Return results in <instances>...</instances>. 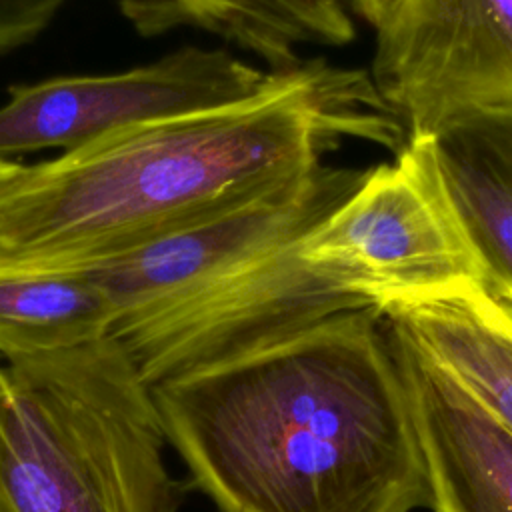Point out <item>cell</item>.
<instances>
[{"label":"cell","instance_id":"9a60e30c","mask_svg":"<svg viewBox=\"0 0 512 512\" xmlns=\"http://www.w3.org/2000/svg\"><path fill=\"white\" fill-rule=\"evenodd\" d=\"M24 170V164H18L14 160H0V194L8 184H12Z\"/></svg>","mask_w":512,"mask_h":512},{"label":"cell","instance_id":"ba28073f","mask_svg":"<svg viewBox=\"0 0 512 512\" xmlns=\"http://www.w3.org/2000/svg\"><path fill=\"white\" fill-rule=\"evenodd\" d=\"M390 330V328H388ZM434 512H512V430L390 330Z\"/></svg>","mask_w":512,"mask_h":512},{"label":"cell","instance_id":"5bb4252c","mask_svg":"<svg viewBox=\"0 0 512 512\" xmlns=\"http://www.w3.org/2000/svg\"><path fill=\"white\" fill-rule=\"evenodd\" d=\"M402 0H352L354 10L376 30L394 14Z\"/></svg>","mask_w":512,"mask_h":512},{"label":"cell","instance_id":"4fadbf2b","mask_svg":"<svg viewBox=\"0 0 512 512\" xmlns=\"http://www.w3.org/2000/svg\"><path fill=\"white\" fill-rule=\"evenodd\" d=\"M66 0H0V52L36 38Z\"/></svg>","mask_w":512,"mask_h":512},{"label":"cell","instance_id":"6da1fadb","mask_svg":"<svg viewBox=\"0 0 512 512\" xmlns=\"http://www.w3.org/2000/svg\"><path fill=\"white\" fill-rule=\"evenodd\" d=\"M344 138L408 144L372 76L300 62L250 98L24 166L0 194V262L76 270L126 252L310 178Z\"/></svg>","mask_w":512,"mask_h":512},{"label":"cell","instance_id":"52a82bcc","mask_svg":"<svg viewBox=\"0 0 512 512\" xmlns=\"http://www.w3.org/2000/svg\"><path fill=\"white\" fill-rule=\"evenodd\" d=\"M372 82L408 140L512 108V0H402L376 30Z\"/></svg>","mask_w":512,"mask_h":512},{"label":"cell","instance_id":"3957f363","mask_svg":"<svg viewBox=\"0 0 512 512\" xmlns=\"http://www.w3.org/2000/svg\"><path fill=\"white\" fill-rule=\"evenodd\" d=\"M152 388L112 336L0 364L2 512H178Z\"/></svg>","mask_w":512,"mask_h":512},{"label":"cell","instance_id":"2e32d148","mask_svg":"<svg viewBox=\"0 0 512 512\" xmlns=\"http://www.w3.org/2000/svg\"><path fill=\"white\" fill-rule=\"evenodd\" d=\"M0 512H2V508H0Z\"/></svg>","mask_w":512,"mask_h":512},{"label":"cell","instance_id":"8fae6325","mask_svg":"<svg viewBox=\"0 0 512 512\" xmlns=\"http://www.w3.org/2000/svg\"><path fill=\"white\" fill-rule=\"evenodd\" d=\"M120 8L142 36L200 28L256 54L274 72L298 66L304 48H338L354 38L344 0H122Z\"/></svg>","mask_w":512,"mask_h":512},{"label":"cell","instance_id":"7a4b0ae2","mask_svg":"<svg viewBox=\"0 0 512 512\" xmlns=\"http://www.w3.org/2000/svg\"><path fill=\"white\" fill-rule=\"evenodd\" d=\"M152 396L168 444L218 512H412L430 502L378 308L330 316Z\"/></svg>","mask_w":512,"mask_h":512},{"label":"cell","instance_id":"5b68a950","mask_svg":"<svg viewBox=\"0 0 512 512\" xmlns=\"http://www.w3.org/2000/svg\"><path fill=\"white\" fill-rule=\"evenodd\" d=\"M274 76L226 50L186 46L124 72L10 86L0 106V160L46 148L70 152L146 122L238 102Z\"/></svg>","mask_w":512,"mask_h":512},{"label":"cell","instance_id":"9c48e42d","mask_svg":"<svg viewBox=\"0 0 512 512\" xmlns=\"http://www.w3.org/2000/svg\"><path fill=\"white\" fill-rule=\"evenodd\" d=\"M420 142L480 284L512 310V108L466 114Z\"/></svg>","mask_w":512,"mask_h":512},{"label":"cell","instance_id":"30bf717a","mask_svg":"<svg viewBox=\"0 0 512 512\" xmlns=\"http://www.w3.org/2000/svg\"><path fill=\"white\" fill-rule=\"evenodd\" d=\"M382 314L512 430V310L478 280H464L394 300Z\"/></svg>","mask_w":512,"mask_h":512},{"label":"cell","instance_id":"8992f818","mask_svg":"<svg viewBox=\"0 0 512 512\" xmlns=\"http://www.w3.org/2000/svg\"><path fill=\"white\" fill-rule=\"evenodd\" d=\"M366 172L322 166L306 180L66 272L86 274L106 294L112 336L306 232L348 198Z\"/></svg>","mask_w":512,"mask_h":512},{"label":"cell","instance_id":"7c38bea8","mask_svg":"<svg viewBox=\"0 0 512 512\" xmlns=\"http://www.w3.org/2000/svg\"><path fill=\"white\" fill-rule=\"evenodd\" d=\"M106 294L82 272L0 262V356L6 362L110 336Z\"/></svg>","mask_w":512,"mask_h":512},{"label":"cell","instance_id":"277c9868","mask_svg":"<svg viewBox=\"0 0 512 512\" xmlns=\"http://www.w3.org/2000/svg\"><path fill=\"white\" fill-rule=\"evenodd\" d=\"M370 306L478 280L480 270L420 140L370 168L354 192L304 236Z\"/></svg>","mask_w":512,"mask_h":512}]
</instances>
